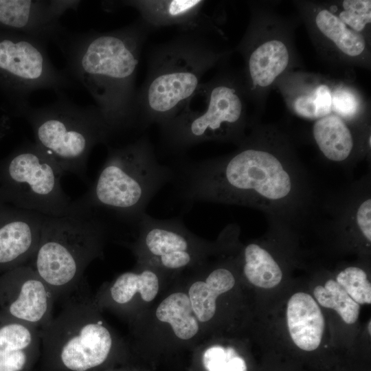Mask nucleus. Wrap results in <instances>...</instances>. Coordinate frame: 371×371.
I'll return each instance as SVG.
<instances>
[{
    "instance_id": "obj_13",
    "label": "nucleus",
    "mask_w": 371,
    "mask_h": 371,
    "mask_svg": "<svg viewBox=\"0 0 371 371\" xmlns=\"http://www.w3.org/2000/svg\"><path fill=\"white\" fill-rule=\"evenodd\" d=\"M44 216L0 201V275L30 262Z\"/></svg>"
},
{
    "instance_id": "obj_3",
    "label": "nucleus",
    "mask_w": 371,
    "mask_h": 371,
    "mask_svg": "<svg viewBox=\"0 0 371 371\" xmlns=\"http://www.w3.org/2000/svg\"><path fill=\"white\" fill-rule=\"evenodd\" d=\"M223 56L198 32H183L153 46L148 54L146 78L137 89V128L160 126L170 120Z\"/></svg>"
},
{
    "instance_id": "obj_21",
    "label": "nucleus",
    "mask_w": 371,
    "mask_h": 371,
    "mask_svg": "<svg viewBox=\"0 0 371 371\" xmlns=\"http://www.w3.org/2000/svg\"><path fill=\"white\" fill-rule=\"evenodd\" d=\"M157 318L170 324L175 335L187 340L196 335L199 321L188 295L177 292L166 297L156 310Z\"/></svg>"
},
{
    "instance_id": "obj_4",
    "label": "nucleus",
    "mask_w": 371,
    "mask_h": 371,
    "mask_svg": "<svg viewBox=\"0 0 371 371\" xmlns=\"http://www.w3.org/2000/svg\"><path fill=\"white\" fill-rule=\"evenodd\" d=\"M174 174L159 162L147 135L109 147L97 179L85 194L72 201L71 212L106 211L137 225L150 201Z\"/></svg>"
},
{
    "instance_id": "obj_25",
    "label": "nucleus",
    "mask_w": 371,
    "mask_h": 371,
    "mask_svg": "<svg viewBox=\"0 0 371 371\" xmlns=\"http://www.w3.org/2000/svg\"><path fill=\"white\" fill-rule=\"evenodd\" d=\"M336 282L359 304L371 303V285L366 273L360 267L350 266L341 270Z\"/></svg>"
},
{
    "instance_id": "obj_17",
    "label": "nucleus",
    "mask_w": 371,
    "mask_h": 371,
    "mask_svg": "<svg viewBox=\"0 0 371 371\" xmlns=\"http://www.w3.org/2000/svg\"><path fill=\"white\" fill-rule=\"evenodd\" d=\"M245 52L246 74L254 88L271 85L289 63L288 48L278 39L268 40Z\"/></svg>"
},
{
    "instance_id": "obj_32",
    "label": "nucleus",
    "mask_w": 371,
    "mask_h": 371,
    "mask_svg": "<svg viewBox=\"0 0 371 371\" xmlns=\"http://www.w3.org/2000/svg\"><path fill=\"white\" fill-rule=\"evenodd\" d=\"M119 371H122V370H119Z\"/></svg>"
},
{
    "instance_id": "obj_31",
    "label": "nucleus",
    "mask_w": 371,
    "mask_h": 371,
    "mask_svg": "<svg viewBox=\"0 0 371 371\" xmlns=\"http://www.w3.org/2000/svg\"><path fill=\"white\" fill-rule=\"evenodd\" d=\"M370 325H371V324H370V321L369 323H368V326H369L368 331H369V333H370H370H371Z\"/></svg>"
},
{
    "instance_id": "obj_22",
    "label": "nucleus",
    "mask_w": 371,
    "mask_h": 371,
    "mask_svg": "<svg viewBox=\"0 0 371 371\" xmlns=\"http://www.w3.org/2000/svg\"><path fill=\"white\" fill-rule=\"evenodd\" d=\"M243 272L254 285L271 289L282 280V271L271 254L258 243L247 245L244 249Z\"/></svg>"
},
{
    "instance_id": "obj_1",
    "label": "nucleus",
    "mask_w": 371,
    "mask_h": 371,
    "mask_svg": "<svg viewBox=\"0 0 371 371\" xmlns=\"http://www.w3.org/2000/svg\"><path fill=\"white\" fill-rule=\"evenodd\" d=\"M239 144L223 157L183 162L178 183L181 196L189 203L250 207L270 221L297 225L317 201L306 170L293 156L262 145L254 135Z\"/></svg>"
},
{
    "instance_id": "obj_8",
    "label": "nucleus",
    "mask_w": 371,
    "mask_h": 371,
    "mask_svg": "<svg viewBox=\"0 0 371 371\" xmlns=\"http://www.w3.org/2000/svg\"><path fill=\"white\" fill-rule=\"evenodd\" d=\"M241 91L227 76L202 82L177 113L159 126L164 146L180 153L205 142L240 143L245 126Z\"/></svg>"
},
{
    "instance_id": "obj_15",
    "label": "nucleus",
    "mask_w": 371,
    "mask_h": 371,
    "mask_svg": "<svg viewBox=\"0 0 371 371\" xmlns=\"http://www.w3.org/2000/svg\"><path fill=\"white\" fill-rule=\"evenodd\" d=\"M41 354L40 329L0 312V371H36Z\"/></svg>"
},
{
    "instance_id": "obj_29",
    "label": "nucleus",
    "mask_w": 371,
    "mask_h": 371,
    "mask_svg": "<svg viewBox=\"0 0 371 371\" xmlns=\"http://www.w3.org/2000/svg\"><path fill=\"white\" fill-rule=\"evenodd\" d=\"M315 105V120L331 114L332 93L326 85H320L313 91Z\"/></svg>"
},
{
    "instance_id": "obj_16",
    "label": "nucleus",
    "mask_w": 371,
    "mask_h": 371,
    "mask_svg": "<svg viewBox=\"0 0 371 371\" xmlns=\"http://www.w3.org/2000/svg\"><path fill=\"white\" fill-rule=\"evenodd\" d=\"M286 321L290 336L298 348L312 351L319 346L325 322L317 302L311 295L298 292L290 297Z\"/></svg>"
},
{
    "instance_id": "obj_24",
    "label": "nucleus",
    "mask_w": 371,
    "mask_h": 371,
    "mask_svg": "<svg viewBox=\"0 0 371 371\" xmlns=\"http://www.w3.org/2000/svg\"><path fill=\"white\" fill-rule=\"evenodd\" d=\"M317 302L335 310L347 324L355 323L359 314V304L335 280H328L324 286L318 285L313 291Z\"/></svg>"
},
{
    "instance_id": "obj_10",
    "label": "nucleus",
    "mask_w": 371,
    "mask_h": 371,
    "mask_svg": "<svg viewBox=\"0 0 371 371\" xmlns=\"http://www.w3.org/2000/svg\"><path fill=\"white\" fill-rule=\"evenodd\" d=\"M47 45L35 37L0 29V87L14 100L16 109L29 104L28 98L36 91L57 93L77 85L53 65Z\"/></svg>"
},
{
    "instance_id": "obj_9",
    "label": "nucleus",
    "mask_w": 371,
    "mask_h": 371,
    "mask_svg": "<svg viewBox=\"0 0 371 371\" xmlns=\"http://www.w3.org/2000/svg\"><path fill=\"white\" fill-rule=\"evenodd\" d=\"M65 173L35 142H26L0 163V201L49 216L71 212L60 179Z\"/></svg>"
},
{
    "instance_id": "obj_7",
    "label": "nucleus",
    "mask_w": 371,
    "mask_h": 371,
    "mask_svg": "<svg viewBox=\"0 0 371 371\" xmlns=\"http://www.w3.org/2000/svg\"><path fill=\"white\" fill-rule=\"evenodd\" d=\"M57 100L41 107L29 104L16 110L32 127L34 142L63 171L85 180L93 148L111 137L95 105L82 106L62 91Z\"/></svg>"
},
{
    "instance_id": "obj_30",
    "label": "nucleus",
    "mask_w": 371,
    "mask_h": 371,
    "mask_svg": "<svg viewBox=\"0 0 371 371\" xmlns=\"http://www.w3.org/2000/svg\"><path fill=\"white\" fill-rule=\"evenodd\" d=\"M293 109L298 115L309 120H315V105L313 92L297 97L293 103Z\"/></svg>"
},
{
    "instance_id": "obj_27",
    "label": "nucleus",
    "mask_w": 371,
    "mask_h": 371,
    "mask_svg": "<svg viewBox=\"0 0 371 371\" xmlns=\"http://www.w3.org/2000/svg\"><path fill=\"white\" fill-rule=\"evenodd\" d=\"M337 16L348 27L360 33L371 21V1L346 0Z\"/></svg>"
},
{
    "instance_id": "obj_6",
    "label": "nucleus",
    "mask_w": 371,
    "mask_h": 371,
    "mask_svg": "<svg viewBox=\"0 0 371 371\" xmlns=\"http://www.w3.org/2000/svg\"><path fill=\"white\" fill-rule=\"evenodd\" d=\"M106 232V223L93 212L44 216L38 245L29 265L56 301L75 290L87 266L101 256Z\"/></svg>"
},
{
    "instance_id": "obj_14",
    "label": "nucleus",
    "mask_w": 371,
    "mask_h": 371,
    "mask_svg": "<svg viewBox=\"0 0 371 371\" xmlns=\"http://www.w3.org/2000/svg\"><path fill=\"white\" fill-rule=\"evenodd\" d=\"M203 0H128L122 5L132 8L150 30L177 26L183 32L205 34L212 23Z\"/></svg>"
},
{
    "instance_id": "obj_11",
    "label": "nucleus",
    "mask_w": 371,
    "mask_h": 371,
    "mask_svg": "<svg viewBox=\"0 0 371 371\" xmlns=\"http://www.w3.org/2000/svg\"><path fill=\"white\" fill-rule=\"evenodd\" d=\"M56 302L49 287L29 265L0 275V312L40 330L54 317Z\"/></svg>"
},
{
    "instance_id": "obj_28",
    "label": "nucleus",
    "mask_w": 371,
    "mask_h": 371,
    "mask_svg": "<svg viewBox=\"0 0 371 371\" xmlns=\"http://www.w3.org/2000/svg\"><path fill=\"white\" fill-rule=\"evenodd\" d=\"M359 106L358 98L351 91L339 89L332 93L331 110L345 121L357 113Z\"/></svg>"
},
{
    "instance_id": "obj_26",
    "label": "nucleus",
    "mask_w": 371,
    "mask_h": 371,
    "mask_svg": "<svg viewBox=\"0 0 371 371\" xmlns=\"http://www.w3.org/2000/svg\"><path fill=\"white\" fill-rule=\"evenodd\" d=\"M202 361L207 371H247L245 360L232 347L212 346L204 352Z\"/></svg>"
},
{
    "instance_id": "obj_12",
    "label": "nucleus",
    "mask_w": 371,
    "mask_h": 371,
    "mask_svg": "<svg viewBox=\"0 0 371 371\" xmlns=\"http://www.w3.org/2000/svg\"><path fill=\"white\" fill-rule=\"evenodd\" d=\"M80 1L0 0V29L56 43L66 30L60 16L76 10Z\"/></svg>"
},
{
    "instance_id": "obj_20",
    "label": "nucleus",
    "mask_w": 371,
    "mask_h": 371,
    "mask_svg": "<svg viewBox=\"0 0 371 371\" xmlns=\"http://www.w3.org/2000/svg\"><path fill=\"white\" fill-rule=\"evenodd\" d=\"M158 291L159 279L153 271H128L120 274L109 286L106 295H98L95 299L107 298L108 302L123 306L131 302L137 293H139L144 302H150L156 297Z\"/></svg>"
},
{
    "instance_id": "obj_23",
    "label": "nucleus",
    "mask_w": 371,
    "mask_h": 371,
    "mask_svg": "<svg viewBox=\"0 0 371 371\" xmlns=\"http://www.w3.org/2000/svg\"><path fill=\"white\" fill-rule=\"evenodd\" d=\"M315 24L319 32L344 54L357 57L364 52L366 42L362 34L348 27L330 10H319L315 16Z\"/></svg>"
},
{
    "instance_id": "obj_18",
    "label": "nucleus",
    "mask_w": 371,
    "mask_h": 371,
    "mask_svg": "<svg viewBox=\"0 0 371 371\" xmlns=\"http://www.w3.org/2000/svg\"><path fill=\"white\" fill-rule=\"evenodd\" d=\"M312 132L319 151L328 160L346 163L352 157L354 136L346 121L339 116L331 113L316 120Z\"/></svg>"
},
{
    "instance_id": "obj_5",
    "label": "nucleus",
    "mask_w": 371,
    "mask_h": 371,
    "mask_svg": "<svg viewBox=\"0 0 371 371\" xmlns=\"http://www.w3.org/2000/svg\"><path fill=\"white\" fill-rule=\"evenodd\" d=\"M61 301L60 313L40 330L39 371H99L114 352L115 339L85 278Z\"/></svg>"
},
{
    "instance_id": "obj_2",
    "label": "nucleus",
    "mask_w": 371,
    "mask_h": 371,
    "mask_svg": "<svg viewBox=\"0 0 371 371\" xmlns=\"http://www.w3.org/2000/svg\"><path fill=\"white\" fill-rule=\"evenodd\" d=\"M150 32L138 18L109 32L65 30L55 43L65 60L63 71L93 98L111 136L137 128L135 81Z\"/></svg>"
},
{
    "instance_id": "obj_19",
    "label": "nucleus",
    "mask_w": 371,
    "mask_h": 371,
    "mask_svg": "<svg viewBox=\"0 0 371 371\" xmlns=\"http://www.w3.org/2000/svg\"><path fill=\"white\" fill-rule=\"evenodd\" d=\"M234 284L233 273L223 267L214 269L205 282H194L189 289L188 297L198 321L211 319L216 313L217 297L231 290Z\"/></svg>"
}]
</instances>
